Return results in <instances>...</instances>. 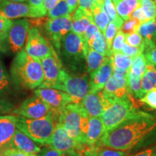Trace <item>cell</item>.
Instances as JSON below:
<instances>
[{
    "instance_id": "obj_1",
    "label": "cell",
    "mask_w": 156,
    "mask_h": 156,
    "mask_svg": "<svg viewBox=\"0 0 156 156\" xmlns=\"http://www.w3.org/2000/svg\"><path fill=\"white\" fill-rule=\"evenodd\" d=\"M155 129V117L140 111L135 116L105 132L96 145L127 151L147 140Z\"/></svg>"
},
{
    "instance_id": "obj_2",
    "label": "cell",
    "mask_w": 156,
    "mask_h": 156,
    "mask_svg": "<svg viewBox=\"0 0 156 156\" xmlns=\"http://www.w3.org/2000/svg\"><path fill=\"white\" fill-rule=\"evenodd\" d=\"M10 73L13 83L24 89H36L44 80L41 62L28 55L25 49L16 54L12 62Z\"/></svg>"
},
{
    "instance_id": "obj_3",
    "label": "cell",
    "mask_w": 156,
    "mask_h": 156,
    "mask_svg": "<svg viewBox=\"0 0 156 156\" xmlns=\"http://www.w3.org/2000/svg\"><path fill=\"white\" fill-rule=\"evenodd\" d=\"M89 118L81 105L69 103L58 115L56 122L63 126L69 136L85 145Z\"/></svg>"
},
{
    "instance_id": "obj_4",
    "label": "cell",
    "mask_w": 156,
    "mask_h": 156,
    "mask_svg": "<svg viewBox=\"0 0 156 156\" xmlns=\"http://www.w3.org/2000/svg\"><path fill=\"white\" fill-rule=\"evenodd\" d=\"M57 117L52 111L46 116L35 119L17 116V129L36 143L46 145L54 131Z\"/></svg>"
},
{
    "instance_id": "obj_5",
    "label": "cell",
    "mask_w": 156,
    "mask_h": 156,
    "mask_svg": "<svg viewBox=\"0 0 156 156\" xmlns=\"http://www.w3.org/2000/svg\"><path fill=\"white\" fill-rule=\"evenodd\" d=\"M131 96L129 95L109 103L101 116L106 131L115 127L140 112L135 106Z\"/></svg>"
},
{
    "instance_id": "obj_6",
    "label": "cell",
    "mask_w": 156,
    "mask_h": 156,
    "mask_svg": "<svg viewBox=\"0 0 156 156\" xmlns=\"http://www.w3.org/2000/svg\"><path fill=\"white\" fill-rule=\"evenodd\" d=\"M56 89L69 95L72 103L80 105L90 91L89 80L86 76L69 75L62 69Z\"/></svg>"
},
{
    "instance_id": "obj_7",
    "label": "cell",
    "mask_w": 156,
    "mask_h": 156,
    "mask_svg": "<svg viewBox=\"0 0 156 156\" xmlns=\"http://www.w3.org/2000/svg\"><path fill=\"white\" fill-rule=\"evenodd\" d=\"M25 50L28 55L40 61L55 51L53 46L41 34L38 27L35 26L29 29Z\"/></svg>"
},
{
    "instance_id": "obj_8",
    "label": "cell",
    "mask_w": 156,
    "mask_h": 156,
    "mask_svg": "<svg viewBox=\"0 0 156 156\" xmlns=\"http://www.w3.org/2000/svg\"><path fill=\"white\" fill-rule=\"evenodd\" d=\"M87 46L81 36L69 31L62 39L60 48H62L64 58L69 64L75 65L78 62L85 59Z\"/></svg>"
},
{
    "instance_id": "obj_9",
    "label": "cell",
    "mask_w": 156,
    "mask_h": 156,
    "mask_svg": "<svg viewBox=\"0 0 156 156\" xmlns=\"http://www.w3.org/2000/svg\"><path fill=\"white\" fill-rule=\"evenodd\" d=\"M30 23L28 19L13 20L7 38L8 54H17L24 49Z\"/></svg>"
},
{
    "instance_id": "obj_10",
    "label": "cell",
    "mask_w": 156,
    "mask_h": 156,
    "mask_svg": "<svg viewBox=\"0 0 156 156\" xmlns=\"http://www.w3.org/2000/svg\"><path fill=\"white\" fill-rule=\"evenodd\" d=\"M46 145L65 153L73 152L83 153L87 147V146L69 136L63 126L57 122H56L53 134Z\"/></svg>"
},
{
    "instance_id": "obj_11",
    "label": "cell",
    "mask_w": 156,
    "mask_h": 156,
    "mask_svg": "<svg viewBox=\"0 0 156 156\" xmlns=\"http://www.w3.org/2000/svg\"><path fill=\"white\" fill-rule=\"evenodd\" d=\"M129 71L113 69V74L102 90L109 102L131 95L128 91L127 76Z\"/></svg>"
},
{
    "instance_id": "obj_12",
    "label": "cell",
    "mask_w": 156,
    "mask_h": 156,
    "mask_svg": "<svg viewBox=\"0 0 156 156\" xmlns=\"http://www.w3.org/2000/svg\"><path fill=\"white\" fill-rule=\"evenodd\" d=\"M0 15L12 20L22 17L37 18L44 17L46 15L32 7L28 3L3 1L0 2Z\"/></svg>"
},
{
    "instance_id": "obj_13",
    "label": "cell",
    "mask_w": 156,
    "mask_h": 156,
    "mask_svg": "<svg viewBox=\"0 0 156 156\" xmlns=\"http://www.w3.org/2000/svg\"><path fill=\"white\" fill-rule=\"evenodd\" d=\"M35 95L44 101L54 114L58 115L72 101L69 95L60 90L49 87H38L34 91Z\"/></svg>"
},
{
    "instance_id": "obj_14",
    "label": "cell",
    "mask_w": 156,
    "mask_h": 156,
    "mask_svg": "<svg viewBox=\"0 0 156 156\" xmlns=\"http://www.w3.org/2000/svg\"><path fill=\"white\" fill-rule=\"evenodd\" d=\"M72 15L69 16L58 17V18L48 19L44 25V30L54 47L60 50L62 39L72 28Z\"/></svg>"
},
{
    "instance_id": "obj_15",
    "label": "cell",
    "mask_w": 156,
    "mask_h": 156,
    "mask_svg": "<svg viewBox=\"0 0 156 156\" xmlns=\"http://www.w3.org/2000/svg\"><path fill=\"white\" fill-rule=\"evenodd\" d=\"M51 112L50 107L36 95L28 98L13 110L12 113L17 116L27 119H40L46 116Z\"/></svg>"
},
{
    "instance_id": "obj_16",
    "label": "cell",
    "mask_w": 156,
    "mask_h": 156,
    "mask_svg": "<svg viewBox=\"0 0 156 156\" xmlns=\"http://www.w3.org/2000/svg\"><path fill=\"white\" fill-rule=\"evenodd\" d=\"M41 62L44 72V80L38 87L56 89L63 69L56 51H54L51 56L43 58L41 60Z\"/></svg>"
},
{
    "instance_id": "obj_17",
    "label": "cell",
    "mask_w": 156,
    "mask_h": 156,
    "mask_svg": "<svg viewBox=\"0 0 156 156\" xmlns=\"http://www.w3.org/2000/svg\"><path fill=\"white\" fill-rule=\"evenodd\" d=\"M108 104L102 90H90L80 105L89 117H101Z\"/></svg>"
},
{
    "instance_id": "obj_18",
    "label": "cell",
    "mask_w": 156,
    "mask_h": 156,
    "mask_svg": "<svg viewBox=\"0 0 156 156\" xmlns=\"http://www.w3.org/2000/svg\"><path fill=\"white\" fill-rule=\"evenodd\" d=\"M7 147H12L30 155H38L41 152L40 146L26 134L17 129Z\"/></svg>"
},
{
    "instance_id": "obj_19",
    "label": "cell",
    "mask_w": 156,
    "mask_h": 156,
    "mask_svg": "<svg viewBox=\"0 0 156 156\" xmlns=\"http://www.w3.org/2000/svg\"><path fill=\"white\" fill-rule=\"evenodd\" d=\"M17 129V116L4 115L0 116V154L8 147Z\"/></svg>"
},
{
    "instance_id": "obj_20",
    "label": "cell",
    "mask_w": 156,
    "mask_h": 156,
    "mask_svg": "<svg viewBox=\"0 0 156 156\" xmlns=\"http://www.w3.org/2000/svg\"><path fill=\"white\" fill-rule=\"evenodd\" d=\"M113 74V67L111 57L101 67L90 73V90L101 91Z\"/></svg>"
},
{
    "instance_id": "obj_21",
    "label": "cell",
    "mask_w": 156,
    "mask_h": 156,
    "mask_svg": "<svg viewBox=\"0 0 156 156\" xmlns=\"http://www.w3.org/2000/svg\"><path fill=\"white\" fill-rule=\"evenodd\" d=\"M105 132L106 128L101 117H90L88 127L85 137V145L90 147L96 145Z\"/></svg>"
},
{
    "instance_id": "obj_22",
    "label": "cell",
    "mask_w": 156,
    "mask_h": 156,
    "mask_svg": "<svg viewBox=\"0 0 156 156\" xmlns=\"http://www.w3.org/2000/svg\"><path fill=\"white\" fill-rule=\"evenodd\" d=\"M71 19L72 31L81 36L89 25L92 23L90 16L79 7L72 14Z\"/></svg>"
},
{
    "instance_id": "obj_23",
    "label": "cell",
    "mask_w": 156,
    "mask_h": 156,
    "mask_svg": "<svg viewBox=\"0 0 156 156\" xmlns=\"http://www.w3.org/2000/svg\"><path fill=\"white\" fill-rule=\"evenodd\" d=\"M90 16L92 22L96 25L99 30L104 34L110 20L103 7V0H96V2L91 10Z\"/></svg>"
},
{
    "instance_id": "obj_24",
    "label": "cell",
    "mask_w": 156,
    "mask_h": 156,
    "mask_svg": "<svg viewBox=\"0 0 156 156\" xmlns=\"http://www.w3.org/2000/svg\"><path fill=\"white\" fill-rule=\"evenodd\" d=\"M137 32L142 37L145 41V48H153L155 46V38L156 36V22L155 18L151 19L140 23Z\"/></svg>"
},
{
    "instance_id": "obj_25",
    "label": "cell",
    "mask_w": 156,
    "mask_h": 156,
    "mask_svg": "<svg viewBox=\"0 0 156 156\" xmlns=\"http://www.w3.org/2000/svg\"><path fill=\"white\" fill-rule=\"evenodd\" d=\"M119 16L123 20L131 17L132 13L140 7L139 0H112Z\"/></svg>"
},
{
    "instance_id": "obj_26",
    "label": "cell",
    "mask_w": 156,
    "mask_h": 156,
    "mask_svg": "<svg viewBox=\"0 0 156 156\" xmlns=\"http://www.w3.org/2000/svg\"><path fill=\"white\" fill-rule=\"evenodd\" d=\"M110 57L103 55L93 50L89 46H87L85 51V59L86 60L87 72L90 74L95 72V70L99 69L106 61H108Z\"/></svg>"
},
{
    "instance_id": "obj_27",
    "label": "cell",
    "mask_w": 156,
    "mask_h": 156,
    "mask_svg": "<svg viewBox=\"0 0 156 156\" xmlns=\"http://www.w3.org/2000/svg\"><path fill=\"white\" fill-rule=\"evenodd\" d=\"M156 87V67L147 62L145 73L142 75V93Z\"/></svg>"
},
{
    "instance_id": "obj_28",
    "label": "cell",
    "mask_w": 156,
    "mask_h": 156,
    "mask_svg": "<svg viewBox=\"0 0 156 156\" xmlns=\"http://www.w3.org/2000/svg\"><path fill=\"white\" fill-rule=\"evenodd\" d=\"M113 69L129 71L131 68L133 58L126 54L119 52L113 54L111 57Z\"/></svg>"
},
{
    "instance_id": "obj_29",
    "label": "cell",
    "mask_w": 156,
    "mask_h": 156,
    "mask_svg": "<svg viewBox=\"0 0 156 156\" xmlns=\"http://www.w3.org/2000/svg\"><path fill=\"white\" fill-rule=\"evenodd\" d=\"M127 87L129 94L136 99H140L143 96L142 93V77L136 76L131 72L127 76Z\"/></svg>"
},
{
    "instance_id": "obj_30",
    "label": "cell",
    "mask_w": 156,
    "mask_h": 156,
    "mask_svg": "<svg viewBox=\"0 0 156 156\" xmlns=\"http://www.w3.org/2000/svg\"><path fill=\"white\" fill-rule=\"evenodd\" d=\"M87 46L103 55L108 56V57H112V54L108 47V45L107 44L106 37L101 31L94 38V40Z\"/></svg>"
},
{
    "instance_id": "obj_31",
    "label": "cell",
    "mask_w": 156,
    "mask_h": 156,
    "mask_svg": "<svg viewBox=\"0 0 156 156\" xmlns=\"http://www.w3.org/2000/svg\"><path fill=\"white\" fill-rule=\"evenodd\" d=\"M12 20L0 15V52L8 54L7 47V38Z\"/></svg>"
},
{
    "instance_id": "obj_32",
    "label": "cell",
    "mask_w": 156,
    "mask_h": 156,
    "mask_svg": "<svg viewBox=\"0 0 156 156\" xmlns=\"http://www.w3.org/2000/svg\"><path fill=\"white\" fill-rule=\"evenodd\" d=\"M87 147L93 156H129V152L101 147L96 145Z\"/></svg>"
},
{
    "instance_id": "obj_33",
    "label": "cell",
    "mask_w": 156,
    "mask_h": 156,
    "mask_svg": "<svg viewBox=\"0 0 156 156\" xmlns=\"http://www.w3.org/2000/svg\"><path fill=\"white\" fill-rule=\"evenodd\" d=\"M72 13L66 0H59V2L47 12L48 19L58 18L71 15Z\"/></svg>"
},
{
    "instance_id": "obj_34",
    "label": "cell",
    "mask_w": 156,
    "mask_h": 156,
    "mask_svg": "<svg viewBox=\"0 0 156 156\" xmlns=\"http://www.w3.org/2000/svg\"><path fill=\"white\" fill-rule=\"evenodd\" d=\"M147 64V58H146L144 53L139 54V55L136 56L135 57L133 58L129 71L136 76L142 77V75H143V73L145 71Z\"/></svg>"
},
{
    "instance_id": "obj_35",
    "label": "cell",
    "mask_w": 156,
    "mask_h": 156,
    "mask_svg": "<svg viewBox=\"0 0 156 156\" xmlns=\"http://www.w3.org/2000/svg\"><path fill=\"white\" fill-rule=\"evenodd\" d=\"M103 3L105 11H106L111 22L115 23L116 26L120 29L124 21L119 16L112 0H103Z\"/></svg>"
},
{
    "instance_id": "obj_36",
    "label": "cell",
    "mask_w": 156,
    "mask_h": 156,
    "mask_svg": "<svg viewBox=\"0 0 156 156\" xmlns=\"http://www.w3.org/2000/svg\"><path fill=\"white\" fill-rule=\"evenodd\" d=\"M9 77L0 57V98L6 95L9 88Z\"/></svg>"
},
{
    "instance_id": "obj_37",
    "label": "cell",
    "mask_w": 156,
    "mask_h": 156,
    "mask_svg": "<svg viewBox=\"0 0 156 156\" xmlns=\"http://www.w3.org/2000/svg\"><path fill=\"white\" fill-rule=\"evenodd\" d=\"M125 42L129 46L134 47L145 48V41L137 31H134L129 34H125Z\"/></svg>"
},
{
    "instance_id": "obj_38",
    "label": "cell",
    "mask_w": 156,
    "mask_h": 156,
    "mask_svg": "<svg viewBox=\"0 0 156 156\" xmlns=\"http://www.w3.org/2000/svg\"><path fill=\"white\" fill-rule=\"evenodd\" d=\"M124 43H125V34L119 29L115 36L111 46V52L112 55L115 53L121 52Z\"/></svg>"
},
{
    "instance_id": "obj_39",
    "label": "cell",
    "mask_w": 156,
    "mask_h": 156,
    "mask_svg": "<svg viewBox=\"0 0 156 156\" xmlns=\"http://www.w3.org/2000/svg\"><path fill=\"white\" fill-rule=\"evenodd\" d=\"M140 101L151 108L156 110V87H154L145 93L140 99Z\"/></svg>"
},
{
    "instance_id": "obj_40",
    "label": "cell",
    "mask_w": 156,
    "mask_h": 156,
    "mask_svg": "<svg viewBox=\"0 0 156 156\" xmlns=\"http://www.w3.org/2000/svg\"><path fill=\"white\" fill-rule=\"evenodd\" d=\"M99 33H100L99 29L92 22L89 25V26L87 27L85 32H84L83 35L82 36V38H83L84 41L88 45L94 40V38L98 36Z\"/></svg>"
},
{
    "instance_id": "obj_41",
    "label": "cell",
    "mask_w": 156,
    "mask_h": 156,
    "mask_svg": "<svg viewBox=\"0 0 156 156\" xmlns=\"http://www.w3.org/2000/svg\"><path fill=\"white\" fill-rule=\"evenodd\" d=\"M140 25V23L137 20L133 18V17H129L126 20H124L122 27H121L120 30L124 34H129L130 33L134 32V31H137Z\"/></svg>"
},
{
    "instance_id": "obj_42",
    "label": "cell",
    "mask_w": 156,
    "mask_h": 156,
    "mask_svg": "<svg viewBox=\"0 0 156 156\" xmlns=\"http://www.w3.org/2000/svg\"><path fill=\"white\" fill-rule=\"evenodd\" d=\"M119 30V28L116 26V24L113 22H109L108 26L105 30L104 36L106 37L107 44L108 45V47L111 50V46H112V44L113 40H114L115 36L118 32V30Z\"/></svg>"
},
{
    "instance_id": "obj_43",
    "label": "cell",
    "mask_w": 156,
    "mask_h": 156,
    "mask_svg": "<svg viewBox=\"0 0 156 156\" xmlns=\"http://www.w3.org/2000/svg\"><path fill=\"white\" fill-rule=\"evenodd\" d=\"M144 51H145V48L143 47H134V46H132L128 45L126 43H124V46L122 48L121 52L123 54H126L130 57H135L136 56L139 55L144 53Z\"/></svg>"
},
{
    "instance_id": "obj_44",
    "label": "cell",
    "mask_w": 156,
    "mask_h": 156,
    "mask_svg": "<svg viewBox=\"0 0 156 156\" xmlns=\"http://www.w3.org/2000/svg\"><path fill=\"white\" fill-rule=\"evenodd\" d=\"M69 153H62L57 150L46 146L41 150V152L38 154V156H67Z\"/></svg>"
},
{
    "instance_id": "obj_45",
    "label": "cell",
    "mask_w": 156,
    "mask_h": 156,
    "mask_svg": "<svg viewBox=\"0 0 156 156\" xmlns=\"http://www.w3.org/2000/svg\"><path fill=\"white\" fill-rule=\"evenodd\" d=\"M95 2H96V0H80L78 6H79V8L83 9L90 16L91 10H92Z\"/></svg>"
},
{
    "instance_id": "obj_46",
    "label": "cell",
    "mask_w": 156,
    "mask_h": 156,
    "mask_svg": "<svg viewBox=\"0 0 156 156\" xmlns=\"http://www.w3.org/2000/svg\"><path fill=\"white\" fill-rule=\"evenodd\" d=\"M14 109V106L12 103L3 99H0V116L12 112Z\"/></svg>"
},
{
    "instance_id": "obj_47",
    "label": "cell",
    "mask_w": 156,
    "mask_h": 156,
    "mask_svg": "<svg viewBox=\"0 0 156 156\" xmlns=\"http://www.w3.org/2000/svg\"><path fill=\"white\" fill-rule=\"evenodd\" d=\"M144 52H145L144 54L147 58V61L156 67V48H145Z\"/></svg>"
},
{
    "instance_id": "obj_48",
    "label": "cell",
    "mask_w": 156,
    "mask_h": 156,
    "mask_svg": "<svg viewBox=\"0 0 156 156\" xmlns=\"http://www.w3.org/2000/svg\"><path fill=\"white\" fill-rule=\"evenodd\" d=\"M1 156H33L12 147H7L0 154Z\"/></svg>"
},
{
    "instance_id": "obj_49",
    "label": "cell",
    "mask_w": 156,
    "mask_h": 156,
    "mask_svg": "<svg viewBox=\"0 0 156 156\" xmlns=\"http://www.w3.org/2000/svg\"><path fill=\"white\" fill-rule=\"evenodd\" d=\"M130 156H156V146L148 147Z\"/></svg>"
},
{
    "instance_id": "obj_50",
    "label": "cell",
    "mask_w": 156,
    "mask_h": 156,
    "mask_svg": "<svg viewBox=\"0 0 156 156\" xmlns=\"http://www.w3.org/2000/svg\"><path fill=\"white\" fill-rule=\"evenodd\" d=\"M44 0H28V2L31 7L34 8L38 9V10L43 12L45 14H47L45 9L43 7V4H44Z\"/></svg>"
},
{
    "instance_id": "obj_51",
    "label": "cell",
    "mask_w": 156,
    "mask_h": 156,
    "mask_svg": "<svg viewBox=\"0 0 156 156\" xmlns=\"http://www.w3.org/2000/svg\"><path fill=\"white\" fill-rule=\"evenodd\" d=\"M58 2H59V0H44V4H43V7H44L45 11L48 12L50 9L53 8Z\"/></svg>"
},
{
    "instance_id": "obj_52",
    "label": "cell",
    "mask_w": 156,
    "mask_h": 156,
    "mask_svg": "<svg viewBox=\"0 0 156 156\" xmlns=\"http://www.w3.org/2000/svg\"><path fill=\"white\" fill-rule=\"evenodd\" d=\"M68 6H69L72 13H73L77 9V6L79 5L80 0H66Z\"/></svg>"
},
{
    "instance_id": "obj_53",
    "label": "cell",
    "mask_w": 156,
    "mask_h": 156,
    "mask_svg": "<svg viewBox=\"0 0 156 156\" xmlns=\"http://www.w3.org/2000/svg\"><path fill=\"white\" fill-rule=\"evenodd\" d=\"M82 156H93L92 154H91L90 151H89L88 147H86L85 149V151L83 152V154H82Z\"/></svg>"
},
{
    "instance_id": "obj_54",
    "label": "cell",
    "mask_w": 156,
    "mask_h": 156,
    "mask_svg": "<svg viewBox=\"0 0 156 156\" xmlns=\"http://www.w3.org/2000/svg\"><path fill=\"white\" fill-rule=\"evenodd\" d=\"M83 153L81 152H73V153H69L67 156H82Z\"/></svg>"
},
{
    "instance_id": "obj_55",
    "label": "cell",
    "mask_w": 156,
    "mask_h": 156,
    "mask_svg": "<svg viewBox=\"0 0 156 156\" xmlns=\"http://www.w3.org/2000/svg\"><path fill=\"white\" fill-rule=\"evenodd\" d=\"M7 1V2H28V0H0V2Z\"/></svg>"
},
{
    "instance_id": "obj_56",
    "label": "cell",
    "mask_w": 156,
    "mask_h": 156,
    "mask_svg": "<svg viewBox=\"0 0 156 156\" xmlns=\"http://www.w3.org/2000/svg\"><path fill=\"white\" fill-rule=\"evenodd\" d=\"M155 46L156 48V36H155Z\"/></svg>"
},
{
    "instance_id": "obj_57",
    "label": "cell",
    "mask_w": 156,
    "mask_h": 156,
    "mask_svg": "<svg viewBox=\"0 0 156 156\" xmlns=\"http://www.w3.org/2000/svg\"><path fill=\"white\" fill-rule=\"evenodd\" d=\"M153 1L154 2H155V3L156 4V0H153Z\"/></svg>"
},
{
    "instance_id": "obj_58",
    "label": "cell",
    "mask_w": 156,
    "mask_h": 156,
    "mask_svg": "<svg viewBox=\"0 0 156 156\" xmlns=\"http://www.w3.org/2000/svg\"><path fill=\"white\" fill-rule=\"evenodd\" d=\"M155 22H156V15H155Z\"/></svg>"
},
{
    "instance_id": "obj_59",
    "label": "cell",
    "mask_w": 156,
    "mask_h": 156,
    "mask_svg": "<svg viewBox=\"0 0 156 156\" xmlns=\"http://www.w3.org/2000/svg\"><path fill=\"white\" fill-rule=\"evenodd\" d=\"M33 156H38V155H33Z\"/></svg>"
}]
</instances>
